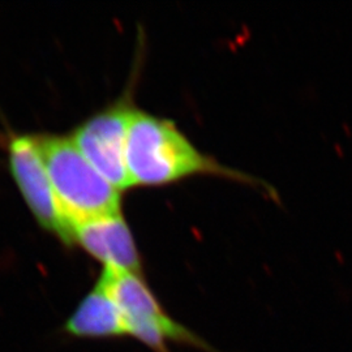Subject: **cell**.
<instances>
[{
  "instance_id": "6da1fadb",
  "label": "cell",
  "mask_w": 352,
  "mask_h": 352,
  "mask_svg": "<svg viewBox=\"0 0 352 352\" xmlns=\"http://www.w3.org/2000/svg\"><path fill=\"white\" fill-rule=\"evenodd\" d=\"M132 187H157L197 174L244 177L197 151L167 119L135 110L126 140Z\"/></svg>"
},
{
  "instance_id": "8992f818",
  "label": "cell",
  "mask_w": 352,
  "mask_h": 352,
  "mask_svg": "<svg viewBox=\"0 0 352 352\" xmlns=\"http://www.w3.org/2000/svg\"><path fill=\"white\" fill-rule=\"evenodd\" d=\"M78 243L104 267L141 274L142 263L133 235L122 213L78 223L71 230V243Z\"/></svg>"
},
{
  "instance_id": "7a4b0ae2",
  "label": "cell",
  "mask_w": 352,
  "mask_h": 352,
  "mask_svg": "<svg viewBox=\"0 0 352 352\" xmlns=\"http://www.w3.org/2000/svg\"><path fill=\"white\" fill-rule=\"evenodd\" d=\"M42 161L62 217L67 243L72 227L120 212V190L89 164L72 139H38Z\"/></svg>"
},
{
  "instance_id": "5b68a950",
  "label": "cell",
  "mask_w": 352,
  "mask_h": 352,
  "mask_svg": "<svg viewBox=\"0 0 352 352\" xmlns=\"http://www.w3.org/2000/svg\"><path fill=\"white\" fill-rule=\"evenodd\" d=\"M10 161L13 176L41 226L55 231L67 243V231L42 161L38 139L23 136L13 140Z\"/></svg>"
},
{
  "instance_id": "277c9868",
  "label": "cell",
  "mask_w": 352,
  "mask_h": 352,
  "mask_svg": "<svg viewBox=\"0 0 352 352\" xmlns=\"http://www.w3.org/2000/svg\"><path fill=\"white\" fill-rule=\"evenodd\" d=\"M136 109L116 102L76 129L72 141L100 174L118 190L131 188L126 168V140Z\"/></svg>"
},
{
  "instance_id": "3957f363",
  "label": "cell",
  "mask_w": 352,
  "mask_h": 352,
  "mask_svg": "<svg viewBox=\"0 0 352 352\" xmlns=\"http://www.w3.org/2000/svg\"><path fill=\"white\" fill-rule=\"evenodd\" d=\"M98 282L124 317L128 338L139 340L153 352H171L170 343L204 352H221L193 330L176 321L141 274L104 267Z\"/></svg>"
},
{
  "instance_id": "52a82bcc",
  "label": "cell",
  "mask_w": 352,
  "mask_h": 352,
  "mask_svg": "<svg viewBox=\"0 0 352 352\" xmlns=\"http://www.w3.org/2000/svg\"><path fill=\"white\" fill-rule=\"evenodd\" d=\"M63 330L78 340L128 338L124 317L100 282L78 302L64 322Z\"/></svg>"
}]
</instances>
